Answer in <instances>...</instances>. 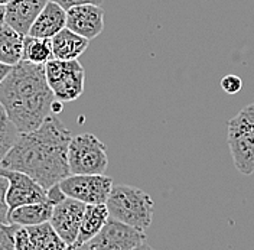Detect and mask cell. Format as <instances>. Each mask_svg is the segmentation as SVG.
Wrapping results in <instances>:
<instances>
[{"instance_id": "obj_31", "label": "cell", "mask_w": 254, "mask_h": 250, "mask_svg": "<svg viewBox=\"0 0 254 250\" xmlns=\"http://www.w3.org/2000/svg\"><path fill=\"white\" fill-rule=\"evenodd\" d=\"M72 246H74V245H72ZM72 246H68L65 250H72Z\"/></svg>"}, {"instance_id": "obj_19", "label": "cell", "mask_w": 254, "mask_h": 250, "mask_svg": "<svg viewBox=\"0 0 254 250\" xmlns=\"http://www.w3.org/2000/svg\"><path fill=\"white\" fill-rule=\"evenodd\" d=\"M51 60H54L52 52V41L42 39V38H33L26 35L23 41V60L38 65H47Z\"/></svg>"}, {"instance_id": "obj_28", "label": "cell", "mask_w": 254, "mask_h": 250, "mask_svg": "<svg viewBox=\"0 0 254 250\" xmlns=\"http://www.w3.org/2000/svg\"><path fill=\"white\" fill-rule=\"evenodd\" d=\"M72 250H93V248L88 243H84V245H74Z\"/></svg>"}, {"instance_id": "obj_16", "label": "cell", "mask_w": 254, "mask_h": 250, "mask_svg": "<svg viewBox=\"0 0 254 250\" xmlns=\"http://www.w3.org/2000/svg\"><path fill=\"white\" fill-rule=\"evenodd\" d=\"M52 211L54 205L49 201L22 205L9 211V224H15L19 227L39 226L44 223H49Z\"/></svg>"}, {"instance_id": "obj_13", "label": "cell", "mask_w": 254, "mask_h": 250, "mask_svg": "<svg viewBox=\"0 0 254 250\" xmlns=\"http://www.w3.org/2000/svg\"><path fill=\"white\" fill-rule=\"evenodd\" d=\"M49 0H10L6 6V23L20 35H29L36 17Z\"/></svg>"}, {"instance_id": "obj_15", "label": "cell", "mask_w": 254, "mask_h": 250, "mask_svg": "<svg viewBox=\"0 0 254 250\" xmlns=\"http://www.w3.org/2000/svg\"><path fill=\"white\" fill-rule=\"evenodd\" d=\"M52 52L55 60L61 61H74L87 51L90 41L84 36H81L75 32L69 31L65 28L55 35L52 39Z\"/></svg>"}, {"instance_id": "obj_4", "label": "cell", "mask_w": 254, "mask_h": 250, "mask_svg": "<svg viewBox=\"0 0 254 250\" xmlns=\"http://www.w3.org/2000/svg\"><path fill=\"white\" fill-rule=\"evenodd\" d=\"M227 142L237 171L254 173V103L243 107L228 122Z\"/></svg>"}, {"instance_id": "obj_23", "label": "cell", "mask_w": 254, "mask_h": 250, "mask_svg": "<svg viewBox=\"0 0 254 250\" xmlns=\"http://www.w3.org/2000/svg\"><path fill=\"white\" fill-rule=\"evenodd\" d=\"M220 84H221L222 90L227 94H237L243 88V81L238 76H234V74H228L222 77Z\"/></svg>"}, {"instance_id": "obj_24", "label": "cell", "mask_w": 254, "mask_h": 250, "mask_svg": "<svg viewBox=\"0 0 254 250\" xmlns=\"http://www.w3.org/2000/svg\"><path fill=\"white\" fill-rule=\"evenodd\" d=\"M58 3L61 7H64L65 10H69L71 7L75 6H82V4H95V6H101L104 0H51Z\"/></svg>"}, {"instance_id": "obj_8", "label": "cell", "mask_w": 254, "mask_h": 250, "mask_svg": "<svg viewBox=\"0 0 254 250\" xmlns=\"http://www.w3.org/2000/svg\"><path fill=\"white\" fill-rule=\"evenodd\" d=\"M144 239L143 230L110 217L103 230L88 245L93 250H131L146 243Z\"/></svg>"}, {"instance_id": "obj_6", "label": "cell", "mask_w": 254, "mask_h": 250, "mask_svg": "<svg viewBox=\"0 0 254 250\" xmlns=\"http://www.w3.org/2000/svg\"><path fill=\"white\" fill-rule=\"evenodd\" d=\"M47 80L55 98L61 103L74 101L84 93L85 70L78 60H51L45 65Z\"/></svg>"}, {"instance_id": "obj_26", "label": "cell", "mask_w": 254, "mask_h": 250, "mask_svg": "<svg viewBox=\"0 0 254 250\" xmlns=\"http://www.w3.org/2000/svg\"><path fill=\"white\" fill-rule=\"evenodd\" d=\"M10 71H12V67H10V65H6V64L0 63V84L6 80V77L9 76Z\"/></svg>"}, {"instance_id": "obj_30", "label": "cell", "mask_w": 254, "mask_h": 250, "mask_svg": "<svg viewBox=\"0 0 254 250\" xmlns=\"http://www.w3.org/2000/svg\"><path fill=\"white\" fill-rule=\"evenodd\" d=\"M10 0H0V6H7Z\"/></svg>"}, {"instance_id": "obj_20", "label": "cell", "mask_w": 254, "mask_h": 250, "mask_svg": "<svg viewBox=\"0 0 254 250\" xmlns=\"http://www.w3.org/2000/svg\"><path fill=\"white\" fill-rule=\"evenodd\" d=\"M20 132L17 130L15 123L9 117L6 109L0 103V164L7 155V152L15 145L16 139L19 138Z\"/></svg>"}, {"instance_id": "obj_5", "label": "cell", "mask_w": 254, "mask_h": 250, "mask_svg": "<svg viewBox=\"0 0 254 250\" xmlns=\"http://www.w3.org/2000/svg\"><path fill=\"white\" fill-rule=\"evenodd\" d=\"M71 175H104L109 167L107 148L93 133L72 138L68 149Z\"/></svg>"}, {"instance_id": "obj_9", "label": "cell", "mask_w": 254, "mask_h": 250, "mask_svg": "<svg viewBox=\"0 0 254 250\" xmlns=\"http://www.w3.org/2000/svg\"><path fill=\"white\" fill-rule=\"evenodd\" d=\"M85 208H87V204L69 198V197H66L63 203L54 205L52 217L49 220V223L68 246H72L77 243L79 229H81L82 219L85 214Z\"/></svg>"}, {"instance_id": "obj_1", "label": "cell", "mask_w": 254, "mask_h": 250, "mask_svg": "<svg viewBox=\"0 0 254 250\" xmlns=\"http://www.w3.org/2000/svg\"><path fill=\"white\" fill-rule=\"evenodd\" d=\"M72 138L57 114H51L36 130L19 135L0 167L29 175L48 191L71 175L68 149Z\"/></svg>"}, {"instance_id": "obj_10", "label": "cell", "mask_w": 254, "mask_h": 250, "mask_svg": "<svg viewBox=\"0 0 254 250\" xmlns=\"http://www.w3.org/2000/svg\"><path fill=\"white\" fill-rule=\"evenodd\" d=\"M0 175L9 179L7 204L10 210L28 205V204L45 203L48 201V192L29 175L19 171H12L0 167Z\"/></svg>"}, {"instance_id": "obj_14", "label": "cell", "mask_w": 254, "mask_h": 250, "mask_svg": "<svg viewBox=\"0 0 254 250\" xmlns=\"http://www.w3.org/2000/svg\"><path fill=\"white\" fill-rule=\"evenodd\" d=\"M66 28V10L55 1H48L47 6L33 22L29 36L52 39L55 35Z\"/></svg>"}, {"instance_id": "obj_12", "label": "cell", "mask_w": 254, "mask_h": 250, "mask_svg": "<svg viewBox=\"0 0 254 250\" xmlns=\"http://www.w3.org/2000/svg\"><path fill=\"white\" fill-rule=\"evenodd\" d=\"M66 28L88 41L97 38L104 29V10L101 6L82 4L66 10Z\"/></svg>"}, {"instance_id": "obj_29", "label": "cell", "mask_w": 254, "mask_h": 250, "mask_svg": "<svg viewBox=\"0 0 254 250\" xmlns=\"http://www.w3.org/2000/svg\"><path fill=\"white\" fill-rule=\"evenodd\" d=\"M131 250H155L153 248H150L147 243H143V245H140V246H137V248H134V249Z\"/></svg>"}, {"instance_id": "obj_22", "label": "cell", "mask_w": 254, "mask_h": 250, "mask_svg": "<svg viewBox=\"0 0 254 250\" xmlns=\"http://www.w3.org/2000/svg\"><path fill=\"white\" fill-rule=\"evenodd\" d=\"M7 191H9V179L0 175V221L9 224L10 207L7 204Z\"/></svg>"}, {"instance_id": "obj_18", "label": "cell", "mask_w": 254, "mask_h": 250, "mask_svg": "<svg viewBox=\"0 0 254 250\" xmlns=\"http://www.w3.org/2000/svg\"><path fill=\"white\" fill-rule=\"evenodd\" d=\"M25 36L7 23L0 26V63L15 67L23 60Z\"/></svg>"}, {"instance_id": "obj_3", "label": "cell", "mask_w": 254, "mask_h": 250, "mask_svg": "<svg viewBox=\"0 0 254 250\" xmlns=\"http://www.w3.org/2000/svg\"><path fill=\"white\" fill-rule=\"evenodd\" d=\"M111 219L119 220L139 230H146L153 219L155 203L143 189L131 185H114L107 200Z\"/></svg>"}, {"instance_id": "obj_25", "label": "cell", "mask_w": 254, "mask_h": 250, "mask_svg": "<svg viewBox=\"0 0 254 250\" xmlns=\"http://www.w3.org/2000/svg\"><path fill=\"white\" fill-rule=\"evenodd\" d=\"M48 192V201L52 204V205H57V204L63 203L64 200L66 198V195L64 194L63 188L60 184H57V185H54V187H51L47 191Z\"/></svg>"}, {"instance_id": "obj_21", "label": "cell", "mask_w": 254, "mask_h": 250, "mask_svg": "<svg viewBox=\"0 0 254 250\" xmlns=\"http://www.w3.org/2000/svg\"><path fill=\"white\" fill-rule=\"evenodd\" d=\"M19 226L0 221V250H15L16 232Z\"/></svg>"}, {"instance_id": "obj_27", "label": "cell", "mask_w": 254, "mask_h": 250, "mask_svg": "<svg viewBox=\"0 0 254 250\" xmlns=\"http://www.w3.org/2000/svg\"><path fill=\"white\" fill-rule=\"evenodd\" d=\"M6 6H0V26L6 23Z\"/></svg>"}, {"instance_id": "obj_7", "label": "cell", "mask_w": 254, "mask_h": 250, "mask_svg": "<svg viewBox=\"0 0 254 250\" xmlns=\"http://www.w3.org/2000/svg\"><path fill=\"white\" fill-rule=\"evenodd\" d=\"M64 194L87 205L106 204L113 189V178L106 175H69L60 184Z\"/></svg>"}, {"instance_id": "obj_11", "label": "cell", "mask_w": 254, "mask_h": 250, "mask_svg": "<svg viewBox=\"0 0 254 250\" xmlns=\"http://www.w3.org/2000/svg\"><path fill=\"white\" fill-rule=\"evenodd\" d=\"M68 245L54 230L51 223L19 227L16 232L15 250H65Z\"/></svg>"}, {"instance_id": "obj_17", "label": "cell", "mask_w": 254, "mask_h": 250, "mask_svg": "<svg viewBox=\"0 0 254 250\" xmlns=\"http://www.w3.org/2000/svg\"><path fill=\"white\" fill-rule=\"evenodd\" d=\"M109 219H110V213L106 204L87 205L75 245H84L93 240L95 236L103 230V227L106 226Z\"/></svg>"}, {"instance_id": "obj_2", "label": "cell", "mask_w": 254, "mask_h": 250, "mask_svg": "<svg viewBox=\"0 0 254 250\" xmlns=\"http://www.w3.org/2000/svg\"><path fill=\"white\" fill-rule=\"evenodd\" d=\"M55 101L45 65L20 61L0 84V103L20 133L36 130L54 114Z\"/></svg>"}]
</instances>
